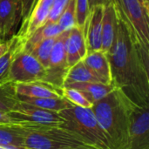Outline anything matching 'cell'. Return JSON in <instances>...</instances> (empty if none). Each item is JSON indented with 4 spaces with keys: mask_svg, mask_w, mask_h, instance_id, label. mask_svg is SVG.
I'll return each instance as SVG.
<instances>
[{
    "mask_svg": "<svg viewBox=\"0 0 149 149\" xmlns=\"http://www.w3.org/2000/svg\"><path fill=\"white\" fill-rule=\"evenodd\" d=\"M103 6L97 5L90 10L84 30L87 52L101 51Z\"/></svg>",
    "mask_w": 149,
    "mask_h": 149,
    "instance_id": "11",
    "label": "cell"
},
{
    "mask_svg": "<svg viewBox=\"0 0 149 149\" xmlns=\"http://www.w3.org/2000/svg\"><path fill=\"white\" fill-rule=\"evenodd\" d=\"M82 61L102 84L112 85L111 67L106 52L102 51L87 52Z\"/></svg>",
    "mask_w": 149,
    "mask_h": 149,
    "instance_id": "13",
    "label": "cell"
},
{
    "mask_svg": "<svg viewBox=\"0 0 149 149\" xmlns=\"http://www.w3.org/2000/svg\"><path fill=\"white\" fill-rule=\"evenodd\" d=\"M0 42H2V41H1V39H0Z\"/></svg>",
    "mask_w": 149,
    "mask_h": 149,
    "instance_id": "33",
    "label": "cell"
},
{
    "mask_svg": "<svg viewBox=\"0 0 149 149\" xmlns=\"http://www.w3.org/2000/svg\"><path fill=\"white\" fill-rule=\"evenodd\" d=\"M65 87L77 89L82 93V94L93 105L97 101L100 100L110 93L116 87L112 85H106L102 83H93V82H83V83H72L69 84Z\"/></svg>",
    "mask_w": 149,
    "mask_h": 149,
    "instance_id": "17",
    "label": "cell"
},
{
    "mask_svg": "<svg viewBox=\"0 0 149 149\" xmlns=\"http://www.w3.org/2000/svg\"><path fill=\"white\" fill-rule=\"evenodd\" d=\"M93 82L101 83L98 78L85 65L83 61H79L72 67H70L65 74L63 87L72 83Z\"/></svg>",
    "mask_w": 149,
    "mask_h": 149,
    "instance_id": "19",
    "label": "cell"
},
{
    "mask_svg": "<svg viewBox=\"0 0 149 149\" xmlns=\"http://www.w3.org/2000/svg\"><path fill=\"white\" fill-rule=\"evenodd\" d=\"M17 96L31 98H61V90L44 81L15 84Z\"/></svg>",
    "mask_w": 149,
    "mask_h": 149,
    "instance_id": "14",
    "label": "cell"
},
{
    "mask_svg": "<svg viewBox=\"0 0 149 149\" xmlns=\"http://www.w3.org/2000/svg\"><path fill=\"white\" fill-rule=\"evenodd\" d=\"M24 149H95L77 134L61 128L50 127L28 134Z\"/></svg>",
    "mask_w": 149,
    "mask_h": 149,
    "instance_id": "4",
    "label": "cell"
},
{
    "mask_svg": "<svg viewBox=\"0 0 149 149\" xmlns=\"http://www.w3.org/2000/svg\"><path fill=\"white\" fill-rule=\"evenodd\" d=\"M133 105L134 101L121 89L115 88L91 108L112 149H129Z\"/></svg>",
    "mask_w": 149,
    "mask_h": 149,
    "instance_id": "2",
    "label": "cell"
},
{
    "mask_svg": "<svg viewBox=\"0 0 149 149\" xmlns=\"http://www.w3.org/2000/svg\"><path fill=\"white\" fill-rule=\"evenodd\" d=\"M57 37L54 38H45L39 43H38L36 45H34L29 52L35 58L38 60V62L46 69L49 63L50 55L52 52V50L53 48L54 43L56 41Z\"/></svg>",
    "mask_w": 149,
    "mask_h": 149,
    "instance_id": "23",
    "label": "cell"
},
{
    "mask_svg": "<svg viewBox=\"0 0 149 149\" xmlns=\"http://www.w3.org/2000/svg\"><path fill=\"white\" fill-rule=\"evenodd\" d=\"M21 18L20 0H0V39H10L15 26Z\"/></svg>",
    "mask_w": 149,
    "mask_h": 149,
    "instance_id": "10",
    "label": "cell"
},
{
    "mask_svg": "<svg viewBox=\"0 0 149 149\" xmlns=\"http://www.w3.org/2000/svg\"><path fill=\"white\" fill-rule=\"evenodd\" d=\"M76 25L81 30H85L86 21L90 15L88 0H75Z\"/></svg>",
    "mask_w": 149,
    "mask_h": 149,
    "instance_id": "26",
    "label": "cell"
},
{
    "mask_svg": "<svg viewBox=\"0 0 149 149\" xmlns=\"http://www.w3.org/2000/svg\"><path fill=\"white\" fill-rule=\"evenodd\" d=\"M107 56L112 84L134 102L149 105V53L134 43L129 29L118 17L116 33Z\"/></svg>",
    "mask_w": 149,
    "mask_h": 149,
    "instance_id": "1",
    "label": "cell"
},
{
    "mask_svg": "<svg viewBox=\"0 0 149 149\" xmlns=\"http://www.w3.org/2000/svg\"><path fill=\"white\" fill-rule=\"evenodd\" d=\"M0 149H24L17 148V147H14V146H3L0 145Z\"/></svg>",
    "mask_w": 149,
    "mask_h": 149,
    "instance_id": "32",
    "label": "cell"
},
{
    "mask_svg": "<svg viewBox=\"0 0 149 149\" xmlns=\"http://www.w3.org/2000/svg\"><path fill=\"white\" fill-rule=\"evenodd\" d=\"M117 28V15L113 3L103 5L102 16V44L101 51L107 53L109 51Z\"/></svg>",
    "mask_w": 149,
    "mask_h": 149,
    "instance_id": "15",
    "label": "cell"
},
{
    "mask_svg": "<svg viewBox=\"0 0 149 149\" xmlns=\"http://www.w3.org/2000/svg\"><path fill=\"white\" fill-rule=\"evenodd\" d=\"M68 33L69 31H63L57 37L50 55L49 63L44 79V82L48 83L59 90H62L63 88L65 77L69 69L66 63L65 52Z\"/></svg>",
    "mask_w": 149,
    "mask_h": 149,
    "instance_id": "7",
    "label": "cell"
},
{
    "mask_svg": "<svg viewBox=\"0 0 149 149\" xmlns=\"http://www.w3.org/2000/svg\"><path fill=\"white\" fill-rule=\"evenodd\" d=\"M53 0H37L27 19L22 22L19 31L16 34L24 44L38 28L43 26L50 14Z\"/></svg>",
    "mask_w": 149,
    "mask_h": 149,
    "instance_id": "9",
    "label": "cell"
},
{
    "mask_svg": "<svg viewBox=\"0 0 149 149\" xmlns=\"http://www.w3.org/2000/svg\"><path fill=\"white\" fill-rule=\"evenodd\" d=\"M129 149H149V105L134 102L130 117Z\"/></svg>",
    "mask_w": 149,
    "mask_h": 149,
    "instance_id": "8",
    "label": "cell"
},
{
    "mask_svg": "<svg viewBox=\"0 0 149 149\" xmlns=\"http://www.w3.org/2000/svg\"><path fill=\"white\" fill-rule=\"evenodd\" d=\"M21 47L22 45L11 62L8 81L14 84L44 81L46 69L37 58Z\"/></svg>",
    "mask_w": 149,
    "mask_h": 149,
    "instance_id": "6",
    "label": "cell"
},
{
    "mask_svg": "<svg viewBox=\"0 0 149 149\" xmlns=\"http://www.w3.org/2000/svg\"><path fill=\"white\" fill-rule=\"evenodd\" d=\"M61 93H62V96L66 100H68L69 102H71L74 106L80 107H84V108H92L93 106L82 94V93L79 92L77 89L65 87V88H62Z\"/></svg>",
    "mask_w": 149,
    "mask_h": 149,
    "instance_id": "25",
    "label": "cell"
},
{
    "mask_svg": "<svg viewBox=\"0 0 149 149\" xmlns=\"http://www.w3.org/2000/svg\"><path fill=\"white\" fill-rule=\"evenodd\" d=\"M69 0H53L52 6L48 16L45 24H54L58 23L63 10H65Z\"/></svg>",
    "mask_w": 149,
    "mask_h": 149,
    "instance_id": "27",
    "label": "cell"
},
{
    "mask_svg": "<svg viewBox=\"0 0 149 149\" xmlns=\"http://www.w3.org/2000/svg\"><path fill=\"white\" fill-rule=\"evenodd\" d=\"M58 24L63 31H70L76 25V10L75 0H69L65 10H63Z\"/></svg>",
    "mask_w": 149,
    "mask_h": 149,
    "instance_id": "24",
    "label": "cell"
},
{
    "mask_svg": "<svg viewBox=\"0 0 149 149\" xmlns=\"http://www.w3.org/2000/svg\"><path fill=\"white\" fill-rule=\"evenodd\" d=\"M10 124H14V123L11 121L8 113L0 111V125H10Z\"/></svg>",
    "mask_w": 149,
    "mask_h": 149,
    "instance_id": "29",
    "label": "cell"
},
{
    "mask_svg": "<svg viewBox=\"0 0 149 149\" xmlns=\"http://www.w3.org/2000/svg\"><path fill=\"white\" fill-rule=\"evenodd\" d=\"M11 42L9 49L5 53H3L0 57V84L8 81V74L10 71V67L11 62L21 46V41L19 40L18 37L15 34L11 38Z\"/></svg>",
    "mask_w": 149,
    "mask_h": 149,
    "instance_id": "22",
    "label": "cell"
},
{
    "mask_svg": "<svg viewBox=\"0 0 149 149\" xmlns=\"http://www.w3.org/2000/svg\"><path fill=\"white\" fill-rule=\"evenodd\" d=\"M21 2V20L25 21L31 14L37 0H20Z\"/></svg>",
    "mask_w": 149,
    "mask_h": 149,
    "instance_id": "28",
    "label": "cell"
},
{
    "mask_svg": "<svg viewBox=\"0 0 149 149\" xmlns=\"http://www.w3.org/2000/svg\"><path fill=\"white\" fill-rule=\"evenodd\" d=\"M18 100L22 103L47 110L59 113L60 111L73 106L64 97L61 98H31L25 96H17Z\"/></svg>",
    "mask_w": 149,
    "mask_h": 149,
    "instance_id": "18",
    "label": "cell"
},
{
    "mask_svg": "<svg viewBox=\"0 0 149 149\" xmlns=\"http://www.w3.org/2000/svg\"><path fill=\"white\" fill-rule=\"evenodd\" d=\"M10 42H11L10 38L6 40V41L0 42V57L7 52V50L9 49V47L10 45Z\"/></svg>",
    "mask_w": 149,
    "mask_h": 149,
    "instance_id": "31",
    "label": "cell"
},
{
    "mask_svg": "<svg viewBox=\"0 0 149 149\" xmlns=\"http://www.w3.org/2000/svg\"><path fill=\"white\" fill-rule=\"evenodd\" d=\"M19 105V100L15 89V84L6 81L0 84V111L9 113L15 110Z\"/></svg>",
    "mask_w": 149,
    "mask_h": 149,
    "instance_id": "21",
    "label": "cell"
},
{
    "mask_svg": "<svg viewBox=\"0 0 149 149\" xmlns=\"http://www.w3.org/2000/svg\"><path fill=\"white\" fill-rule=\"evenodd\" d=\"M62 32L63 31L59 27L58 23L45 24L43 26L38 28L24 44H22L21 48L25 52H29L34 45H36L40 41L45 38L58 37Z\"/></svg>",
    "mask_w": 149,
    "mask_h": 149,
    "instance_id": "20",
    "label": "cell"
},
{
    "mask_svg": "<svg viewBox=\"0 0 149 149\" xmlns=\"http://www.w3.org/2000/svg\"><path fill=\"white\" fill-rule=\"evenodd\" d=\"M58 114L64 120L58 127L77 134L95 149H112L91 108L73 105L60 111Z\"/></svg>",
    "mask_w": 149,
    "mask_h": 149,
    "instance_id": "3",
    "label": "cell"
},
{
    "mask_svg": "<svg viewBox=\"0 0 149 149\" xmlns=\"http://www.w3.org/2000/svg\"><path fill=\"white\" fill-rule=\"evenodd\" d=\"M30 133L31 130L24 126L17 124L0 125V145L24 149V139Z\"/></svg>",
    "mask_w": 149,
    "mask_h": 149,
    "instance_id": "16",
    "label": "cell"
},
{
    "mask_svg": "<svg viewBox=\"0 0 149 149\" xmlns=\"http://www.w3.org/2000/svg\"><path fill=\"white\" fill-rule=\"evenodd\" d=\"M65 52L68 68L81 61L87 54L84 31L78 26H75L69 31L66 39Z\"/></svg>",
    "mask_w": 149,
    "mask_h": 149,
    "instance_id": "12",
    "label": "cell"
},
{
    "mask_svg": "<svg viewBox=\"0 0 149 149\" xmlns=\"http://www.w3.org/2000/svg\"><path fill=\"white\" fill-rule=\"evenodd\" d=\"M88 3H89V9L90 10L97 6V5H106L107 3H110V0H88Z\"/></svg>",
    "mask_w": 149,
    "mask_h": 149,
    "instance_id": "30",
    "label": "cell"
},
{
    "mask_svg": "<svg viewBox=\"0 0 149 149\" xmlns=\"http://www.w3.org/2000/svg\"><path fill=\"white\" fill-rule=\"evenodd\" d=\"M7 113L14 124L25 126L34 131L58 127L64 121L58 113L40 109L20 101L15 110Z\"/></svg>",
    "mask_w": 149,
    "mask_h": 149,
    "instance_id": "5",
    "label": "cell"
}]
</instances>
